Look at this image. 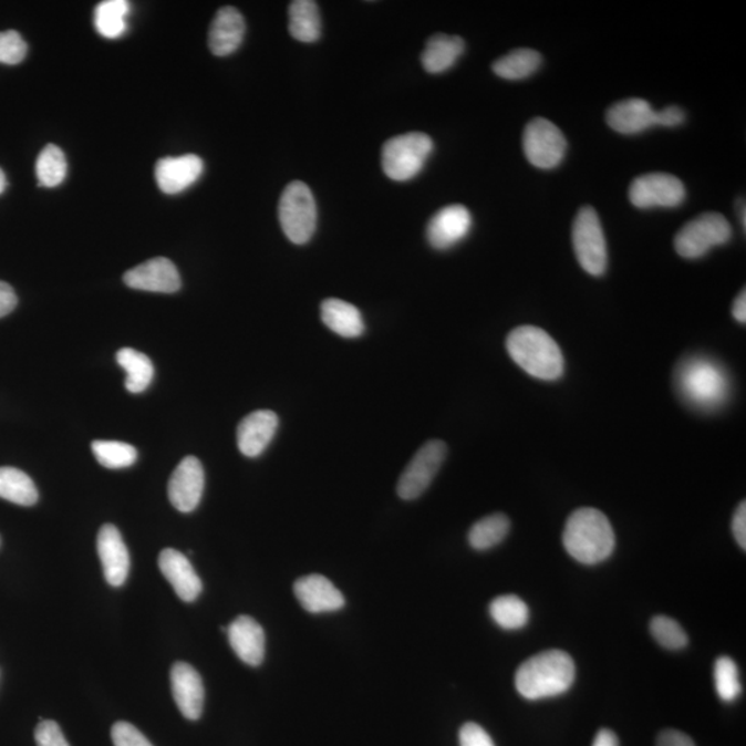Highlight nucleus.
Listing matches in <instances>:
<instances>
[{
  "mask_svg": "<svg viewBox=\"0 0 746 746\" xmlns=\"http://www.w3.org/2000/svg\"><path fill=\"white\" fill-rule=\"evenodd\" d=\"M97 552L102 561L105 581L111 587L120 588L129 577L131 558L118 528L105 525L97 536Z\"/></svg>",
  "mask_w": 746,
  "mask_h": 746,
  "instance_id": "2eb2a0df",
  "label": "nucleus"
},
{
  "mask_svg": "<svg viewBox=\"0 0 746 746\" xmlns=\"http://www.w3.org/2000/svg\"><path fill=\"white\" fill-rule=\"evenodd\" d=\"M715 687L716 693L725 703H733L743 693L742 682H739L738 666L731 656H721L715 664Z\"/></svg>",
  "mask_w": 746,
  "mask_h": 746,
  "instance_id": "f704fd0d",
  "label": "nucleus"
},
{
  "mask_svg": "<svg viewBox=\"0 0 746 746\" xmlns=\"http://www.w3.org/2000/svg\"><path fill=\"white\" fill-rule=\"evenodd\" d=\"M542 64L541 54L533 49H516L493 64L495 74L504 80L520 81L531 76Z\"/></svg>",
  "mask_w": 746,
  "mask_h": 746,
  "instance_id": "c85d7f7f",
  "label": "nucleus"
},
{
  "mask_svg": "<svg viewBox=\"0 0 746 746\" xmlns=\"http://www.w3.org/2000/svg\"><path fill=\"white\" fill-rule=\"evenodd\" d=\"M447 456V445L439 439H432L417 450L408 466L401 475L397 494L401 499L414 500L431 487L434 477Z\"/></svg>",
  "mask_w": 746,
  "mask_h": 746,
  "instance_id": "9d476101",
  "label": "nucleus"
},
{
  "mask_svg": "<svg viewBox=\"0 0 746 746\" xmlns=\"http://www.w3.org/2000/svg\"><path fill=\"white\" fill-rule=\"evenodd\" d=\"M460 746H495L493 738L477 723H466L459 732Z\"/></svg>",
  "mask_w": 746,
  "mask_h": 746,
  "instance_id": "ea45409f",
  "label": "nucleus"
},
{
  "mask_svg": "<svg viewBox=\"0 0 746 746\" xmlns=\"http://www.w3.org/2000/svg\"><path fill=\"white\" fill-rule=\"evenodd\" d=\"M172 693L182 715L198 721L204 712L205 687L203 677L187 662H176L170 671Z\"/></svg>",
  "mask_w": 746,
  "mask_h": 746,
  "instance_id": "f3484780",
  "label": "nucleus"
},
{
  "mask_svg": "<svg viewBox=\"0 0 746 746\" xmlns=\"http://www.w3.org/2000/svg\"><path fill=\"white\" fill-rule=\"evenodd\" d=\"M27 43L19 32L10 30L0 32V63L20 64L27 55Z\"/></svg>",
  "mask_w": 746,
  "mask_h": 746,
  "instance_id": "e433bc0d",
  "label": "nucleus"
},
{
  "mask_svg": "<svg viewBox=\"0 0 746 746\" xmlns=\"http://www.w3.org/2000/svg\"><path fill=\"white\" fill-rule=\"evenodd\" d=\"M92 450L99 464L107 469H125L137 460V449L127 443L97 439L92 443Z\"/></svg>",
  "mask_w": 746,
  "mask_h": 746,
  "instance_id": "72a5a7b5",
  "label": "nucleus"
},
{
  "mask_svg": "<svg viewBox=\"0 0 746 746\" xmlns=\"http://www.w3.org/2000/svg\"><path fill=\"white\" fill-rule=\"evenodd\" d=\"M124 282L137 291L157 293H175L182 288L179 270L166 258L147 260L126 271Z\"/></svg>",
  "mask_w": 746,
  "mask_h": 746,
  "instance_id": "ddd939ff",
  "label": "nucleus"
},
{
  "mask_svg": "<svg viewBox=\"0 0 746 746\" xmlns=\"http://www.w3.org/2000/svg\"><path fill=\"white\" fill-rule=\"evenodd\" d=\"M158 566L164 577L183 601L193 603L203 592V581L195 572L191 562L176 549H164L159 553Z\"/></svg>",
  "mask_w": 746,
  "mask_h": 746,
  "instance_id": "412c9836",
  "label": "nucleus"
},
{
  "mask_svg": "<svg viewBox=\"0 0 746 746\" xmlns=\"http://www.w3.org/2000/svg\"><path fill=\"white\" fill-rule=\"evenodd\" d=\"M473 225L470 211L464 205L445 206L427 225L428 244L434 249L445 250L464 241Z\"/></svg>",
  "mask_w": 746,
  "mask_h": 746,
  "instance_id": "4468645a",
  "label": "nucleus"
},
{
  "mask_svg": "<svg viewBox=\"0 0 746 746\" xmlns=\"http://www.w3.org/2000/svg\"><path fill=\"white\" fill-rule=\"evenodd\" d=\"M522 147L528 163L548 170L558 168L564 159L567 141L553 122L536 118L526 126Z\"/></svg>",
  "mask_w": 746,
  "mask_h": 746,
  "instance_id": "1a4fd4ad",
  "label": "nucleus"
},
{
  "mask_svg": "<svg viewBox=\"0 0 746 746\" xmlns=\"http://www.w3.org/2000/svg\"><path fill=\"white\" fill-rule=\"evenodd\" d=\"M464 52V39L438 33V35L428 39L426 48L423 50V69L431 74H443V72L453 69Z\"/></svg>",
  "mask_w": 746,
  "mask_h": 746,
  "instance_id": "393cba45",
  "label": "nucleus"
},
{
  "mask_svg": "<svg viewBox=\"0 0 746 746\" xmlns=\"http://www.w3.org/2000/svg\"><path fill=\"white\" fill-rule=\"evenodd\" d=\"M676 388L684 403L711 412L719 410L731 397V376L715 360L694 355L677 366Z\"/></svg>",
  "mask_w": 746,
  "mask_h": 746,
  "instance_id": "f257e3e1",
  "label": "nucleus"
},
{
  "mask_svg": "<svg viewBox=\"0 0 746 746\" xmlns=\"http://www.w3.org/2000/svg\"><path fill=\"white\" fill-rule=\"evenodd\" d=\"M576 681V664L566 651L548 650L522 662L516 688L522 698L538 701L564 694Z\"/></svg>",
  "mask_w": 746,
  "mask_h": 746,
  "instance_id": "f03ea898",
  "label": "nucleus"
},
{
  "mask_svg": "<svg viewBox=\"0 0 746 746\" xmlns=\"http://www.w3.org/2000/svg\"><path fill=\"white\" fill-rule=\"evenodd\" d=\"M739 219H742L743 227H744V230H745L746 220H745V203H744V199L742 200V203H739Z\"/></svg>",
  "mask_w": 746,
  "mask_h": 746,
  "instance_id": "09e8293b",
  "label": "nucleus"
},
{
  "mask_svg": "<svg viewBox=\"0 0 746 746\" xmlns=\"http://www.w3.org/2000/svg\"><path fill=\"white\" fill-rule=\"evenodd\" d=\"M733 533L736 541L743 550L746 549V504L738 505L736 514L733 517Z\"/></svg>",
  "mask_w": 746,
  "mask_h": 746,
  "instance_id": "79ce46f5",
  "label": "nucleus"
},
{
  "mask_svg": "<svg viewBox=\"0 0 746 746\" xmlns=\"http://www.w3.org/2000/svg\"><path fill=\"white\" fill-rule=\"evenodd\" d=\"M66 159L61 148L49 144L42 149L37 160V177L39 185L43 187H58L65 180Z\"/></svg>",
  "mask_w": 746,
  "mask_h": 746,
  "instance_id": "473e14b6",
  "label": "nucleus"
},
{
  "mask_svg": "<svg viewBox=\"0 0 746 746\" xmlns=\"http://www.w3.org/2000/svg\"><path fill=\"white\" fill-rule=\"evenodd\" d=\"M289 32L299 42L319 41L321 37L319 4L313 0H294L289 6Z\"/></svg>",
  "mask_w": 746,
  "mask_h": 746,
  "instance_id": "a878e982",
  "label": "nucleus"
},
{
  "mask_svg": "<svg viewBox=\"0 0 746 746\" xmlns=\"http://www.w3.org/2000/svg\"><path fill=\"white\" fill-rule=\"evenodd\" d=\"M629 199L640 209L676 208L686 199V188L676 176L647 174L632 182Z\"/></svg>",
  "mask_w": 746,
  "mask_h": 746,
  "instance_id": "9b49d317",
  "label": "nucleus"
},
{
  "mask_svg": "<svg viewBox=\"0 0 746 746\" xmlns=\"http://www.w3.org/2000/svg\"><path fill=\"white\" fill-rule=\"evenodd\" d=\"M733 315L738 322L745 324L746 322V293L745 289L738 294L736 302L733 305Z\"/></svg>",
  "mask_w": 746,
  "mask_h": 746,
  "instance_id": "a18cd8bd",
  "label": "nucleus"
},
{
  "mask_svg": "<svg viewBox=\"0 0 746 746\" xmlns=\"http://www.w3.org/2000/svg\"><path fill=\"white\" fill-rule=\"evenodd\" d=\"M684 120H686V114H684L682 108L676 107V105L656 111V125L660 126L675 127L682 125Z\"/></svg>",
  "mask_w": 746,
  "mask_h": 746,
  "instance_id": "a19ab883",
  "label": "nucleus"
},
{
  "mask_svg": "<svg viewBox=\"0 0 746 746\" xmlns=\"http://www.w3.org/2000/svg\"><path fill=\"white\" fill-rule=\"evenodd\" d=\"M8 187V180H6L4 172L0 169V194H2Z\"/></svg>",
  "mask_w": 746,
  "mask_h": 746,
  "instance_id": "de8ad7c7",
  "label": "nucleus"
},
{
  "mask_svg": "<svg viewBox=\"0 0 746 746\" xmlns=\"http://www.w3.org/2000/svg\"><path fill=\"white\" fill-rule=\"evenodd\" d=\"M655 746H695L692 738L678 731L662 732Z\"/></svg>",
  "mask_w": 746,
  "mask_h": 746,
  "instance_id": "37998d69",
  "label": "nucleus"
},
{
  "mask_svg": "<svg viewBox=\"0 0 746 746\" xmlns=\"http://www.w3.org/2000/svg\"><path fill=\"white\" fill-rule=\"evenodd\" d=\"M278 416L272 411H256L245 416L237 428V443L241 454L256 458L265 453L274 438Z\"/></svg>",
  "mask_w": 746,
  "mask_h": 746,
  "instance_id": "aec40b11",
  "label": "nucleus"
},
{
  "mask_svg": "<svg viewBox=\"0 0 746 746\" xmlns=\"http://www.w3.org/2000/svg\"><path fill=\"white\" fill-rule=\"evenodd\" d=\"M0 498L20 506L38 502V489L32 478L15 467H0Z\"/></svg>",
  "mask_w": 746,
  "mask_h": 746,
  "instance_id": "cd10ccee",
  "label": "nucleus"
},
{
  "mask_svg": "<svg viewBox=\"0 0 746 746\" xmlns=\"http://www.w3.org/2000/svg\"><path fill=\"white\" fill-rule=\"evenodd\" d=\"M506 349L520 369L541 381H558L564 373V358L559 344L541 328H515L506 339Z\"/></svg>",
  "mask_w": 746,
  "mask_h": 746,
  "instance_id": "20e7f679",
  "label": "nucleus"
},
{
  "mask_svg": "<svg viewBox=\"0 0 746 746\" xmlns=\"http://www.w3.org/2000/svg\"><path fill=\"white\" fill-rule=\"evenodd\" d=\"M245 31H247V25H245L244 17L236 8L226 6V8L220 9L210 24L209 48L211 53L219 55V58L232 54L241 46Z\"/></svg>",
  "mask_w": 746,
  "mask_h": 746,
  "instance_id": "5701e85b",
  "label": "nucleus"
},
{
  "mask_svg": "<svg viewBox=\"0 0 746 746\" xmlns=\"http://www.w3.org/2000/svg\"><path fill=\"white\" fill-rule=\"evenodd\" d=\"M205 488V472L195 456H187L174 475L170 476L168 495L170 504L182 514H189L198 508Z\"/></svg>",
  "mask_w": 746,
  "mask_h": 746,
  "instance_id": "f8f14e48",
  "label": "nucleus"
},
{
  "mask_svg": "<svg viewBox=\"0 0 746 746\" xmlns=\"http://www.w3.org/2000/svg\"><path fill=\"white\" fill-rule=\"evenodd\" d=\"M293 593L300 605L310 614H324V612H335L342 610L346 600L335 584L330 579L311 573L299 578L293 584Z\"/></svg>",
  "mask_w": 746,
  "mask_h": 746,
  "instance_id": "dca6fc26",
  "label": "nucleus"
},
{
  "mask_svg": "<svg viewBox=\"0 0 746 746\" xmlns=\"http://www.w3.org/2000/svg\"><path fill=\"white\" fill-rule=\"evenodd\" d=\"M114 746H154L143 733L127 722H118L111 731Z\"/></svg>",
  "mask_w": 746,
  "mask_h": 746,
  "instance_id": "4c0bfd02",
  "label": "nucleus"
},
{
  "mask_svg": "<svg viewBox=\"0 0 746 746\" xmlns=\"http://www.w3.org/2000/svg\"><path fill=\"white\" fill-rule=\"evenodd\" d=\"M203 174L204 160L194 154L163 158L155 166V180L160 191L169 195L186 191Z\"/></svg>",
  "mask_w": 746,
  "mask_h": 746,
  "instance_id": "a211bd4d",
  "label": "nucleus"
},
{
  "mask_svg": "<svg viewBox=\"0 0 746 746\" xmlns=\"http://www.w3.org/2000/svg\"><path fill=\"white\" fill-rule=\"evenodd\" d=\"M510 531L508 516L495 514L477 521L469 531V543L473 549L488 550L504 541Z\"/></svg>",
  "mask_w": 746,
  "mask_h": 746,
  "instance_id": "7c9ffc66",
  "label": "nucleus"
},
{
  "mask_svg": "<svg viewBox=\"0 0 746 746\" xmlns=\"http://www.w3.org/2000/svg\"><path fill=\"white\" fill-rule=\"evenodd\" d=\"M593 746H620V743H618L614 733L609 731V728H603V731H600L598 736H595Z\"/></svg>",
  "mask_w": 746,
  "mask_h": 746,
  "instance_id": "49530a36",
  "label": "nucleus"
},
{
  "mask_svg": "<svg viewBox=\"0 0 746 746\" xmlns=\"http://www.w3.org/2000/svg\"><path fill=\"white\" fill-rule=\"evenodd\" d=\"M17 305V294L14 289L3 281H0V319L11 313Z\"/></svg>",
  "mask_w": 746,
  "mask_h": 746,
  "instance_id": "c03bdc74",
  "label": "nucleus"
},
{
  "mask_svg": "<svg viewBox=\"0 0 746 746\" xmlns=\"http://www.w3.org/2000/svg\"><path fill=\"white\" fill-rule=\"evenodd\" d=\"M562 545L572 559L594 566L614 552L615 533L604 514L598 509L582 508L568 517Z\"/></svg>",
  "mask_w": 746,
  "mask_h": 746,
  "instance_id": "7ed1b4c3",
  "label": "nucleus"
},
{
  "mask_svg": "<svg viewBox=\"0 0 746 746\" xmlns=\"http://www.w3.org/2000/svg\"><path fill=\"white\" fill-rule=\"evenodd\" d=\"M651 634L662 647L667 650H682L688 643L687 633L681 623L670 617L659 615L650 623Z\"/></svg>",
  "mask_w": 746,
  "mask_h": 746,
  "instance_id": "c9c22d12",
  "label": "nucleus"
},
{
  "mask_svg": "<svg viewBox=\"0 0 746 746\" xmlns=\"http://www.w3.org/2000/svg\"><path fill=\"white\" fill-rule=\"evenodd\" d=\"M433 153L432 138L425 133H406L390 138L382 152L384 174L394 182L414 179Z\"/></svg>",
  "mask_w": 746,
  "mask_h": 746,
  "instance_id": "39448f33",
  "label": "nucleus"
},
{
  "mask_svg": "<svg viewBox=\"0 0 746 746\" xmlns=\"http://www.w3.org/2000/svg\"><path fill=\"white\" fill-rule=\"evenodd\" d=\"M321 319L339 336L360 338L365 331L360 310L341 299L324 300L321 304Z\"/></svg>",
  "mask_w": 746,
  "mask_h": 746,
  "instance_id": "b1692460",
  "label": "nucleus"
},
{
  "mask_svg": "<svg viewBox=\"0 0 746 746\" xmlns=\"http://www.w3.org/2000/svg\"><path fill=\"white\" fill-rule=\"evenodd\" d=\"M278 215L289 241L308 244L317 227V204L313 193L303 182H292L281 195Z\"/></svg>",
  "mask_w": 746,
  "mask_h": 746,
  "instance_id": "423d86ee",
  "label": "nucleus"
},
{
  "mask_svg": "<svg viewBox=\"0 0 746 746\" xmlns=\"http://www.w3.org/2000/svg\"><path fill=\"white\" fill-rule=\"evenodd\" d=\"M607 124L621 135H638L656 126V111L642 99H629L607 111Z\"/></svg>",
  "mask_w": 746,
  "mask_h": 746,
  "instance_id": "4be33fe9",
  "label": "nucleus"
},
{
  "mask_svg": "<svg viewBox=\"0 0 746 746\" xmlns=\"http://www.w3.org/2000/svg\"><path fill=\"white\" fill-rule=\"evenodd\" d=\"M129 11L131 4L126 0H105L94 10V27L100 35L118 39L127 30L126 17Z\"/></svg>",
  "mask_w": 746,
  "mask_h": 746,
  "instance_id": "c756f323",
  "label": "nucleus"
},
{
  "mask_svg": "<svg viewBox=\"0 0 746 746\" xmlns=\"http://www.w3.org/2000/svg\"><path fill=\"white\" fill-rule=\"evenodd\" d=\"M228 643L238 659L249 666L265 661L266 634L252 617L239 615L227 628Z\"/></svg>",
  "mask_w": 746,
  "mask_h": 746,
  "instance_id": "6ab92c4d",
  "label": "nucleus"
},
{
  "mask_svg": "<svg viewBox=\"0 0 746 746\" xmlns=\"http://www.w3.org/2000/svg\"><path fill=\"white\" fill-rule=\"evenodd\" d=\"M35 742L38 746H70L60 726L53 721L39 723L35 731Z\"/></svg>",
  "mask_w": 746,
  "mask_h": 746,
  "instance_id": "58836bf2",
  "label": "nucleus"
},
{
  "mask_svg": "<svg viewBox=\"0 0 746 746\" xmlns=\"http://www.w3.org/2000/svg\"><path fill=\"white\" fill-rule=\"evenodd\" d=\"M572 244L582 269L590 276H603L609 263V253L603 226L592 206L579 209L572 225Z\"/></svg>",
  "mask_w": 746,
  "mask_h": 746,
  "instance_id": "0eeeda50",
  "label": "nucleus"
},
{
  "mask_svg": "<svg viewBox=\"0 0 746 746\" xmlns=\"http://www.w3.org/2000/svg\"><path fill=\"white\" fill-rule=\"evenodd\" d=\"M116 363L126 372L125 386L133 394L147 390L154 377V365L146 354L125 348L116 353Z\"/></svg>",
  "mask_w": 746,
  "mask_h": 746,
  "instance_id": "bb28decb",
  "label": "nucleus"
},
{
  "mask_svg": "<svg viewBox=\"0 0 746 746\" xmlns=\"http://www.w3.org/2000/svg\"><path fill=\"white\" fill-rule=\"evenodd\" d=\"M489 614L500 628L516 631L527 625L530 620V610L520 598L515 594L499 595L489 604Z\"/></svg>",
  "mask_w": 746,
  "mask_h": 746,
  "instance_id": "2f4dec72",
  "label": "nucleus"
},
{
  "mask_svg": "<svg viewBox=\"0 0 746 746\" xmlns=\"http://www.w3.org/2000/svg\"><path fill=\"white\" fill-rule=\"evenodd\" d=\"M733 230L726 217L715 211L703 214L676 234L675 249L684 259H700L712 248L721 247L731 241Z\"/></svg>",
  "mask_w": 746,
  "mask_h": 746,
  "instance_id": "6e6552de",
  "label": "nucleus"
}]
</instances>
